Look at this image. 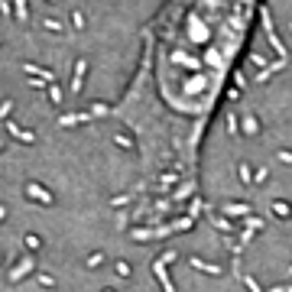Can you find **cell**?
I'll use <instances>...</instances> for the list:
<instances>
[{
  "label": "cell",
  "mask_w": 292,
  "mask_h": 292,
  "mask_svg": "<svg viewBox=\"0 0 292 292\" xmlns=\"http://www.w3.org/2000/svg\"><path fill=\"white\" fill-rule=\"evenodd\" d=\"M263 0H162L143 26L137 69L114 110L137 153L123 198L127 231L159 240L201 208V149Z\"/></svg>",
  "instance_id": "cell-1"
}]
</instances>
